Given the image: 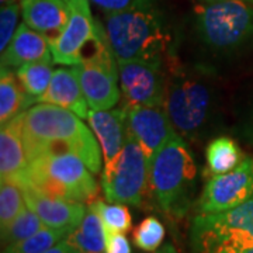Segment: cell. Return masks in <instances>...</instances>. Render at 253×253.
Masks as SVG:
<instances>
[{
    "label": "cell",
    "mask_w": 253,
    "mask_h": 253,
    "mask_svg": "<svg viewBox=\"0 0 253 253\" xmlns=\"http://www.w3.org/2000/svg\"><path fill=\"white\" fill-rule=\"evenodd\" d=\"M23 139L28 162L41 155H78L93 174L101 172V148L90 128L71 110L37 103L23 111Z\"/></svg>",
    "instance_id": "cell-1"
},
{
    "label": "cell",
    "mask_w": 253,
    "mask_h": 253,
    "mask_svg": "<svg viewBox=\"0 0 253 253\" xmlns=\"http://www.w3.org/2000/svg\"><path fill=\"white\" fill-rule=\"evenodd\" d=\"M104 28L110 49L117 61L163 63L172 48L170 28L155 1L106 13Z\"/></svg>",
    "instance_id": "cell-2"
},
{
    "label": "cell",
    "mask_w": 253,
    "mask_h": 253,
    "mask_svg": "<svg viewBox=\"0 0 253 253\" xmlns=\"http://www.w3.org/2000/svg\"><path fill=\"white\" fill-rule=\"evenodd\" d=\"M197 166L187 144L179 134L163 145L149 168V187L163 212L183 217L193 203Z\"/></svg>",
    "instance_id": "cell-3"
},
{
    "label": "cell",
    "mask_w": 253,
    "mask_h": 253,
    "mask_svg": "<svg viewBox=\"0 0 253 253\" xmlns=\"http://www.w3.org/2000/svg\"><path fill=\"white\" fill-rule=\"evenodd\" d=\"M21 180L51 197L78 203L90 204L99 193L90 169L78 155L69 152L41 155L30 161Z\"/></svg>",
    "instance_id": "cell-4"
},
{
    "label": "cell",
    "mask_w": 253,
    "mask_h": 253,
    "mask_svg": "<svg viewBox=\"0 0 253 253\" xmlns=\"http://www.w3.org/2000/svg\"><path fill=\"white\" fill-rule=\"evenodd\" d=\"M200 40L212 51L229 52L253 37V3L242 0L212 1L194 6Z\"/></svg>",
    "instance_id": "cell-5"
},
{
    "label": "cell",
    "mask_w": 253,
    "mask_h": 253,
    "mask_svg": "<svg viewBox=\"0 0 253 253\" xmlns=\"http://www.w3.org/2000/svg\"><path fill=\"white\" fill-rule=\"evenodd\" d=\"M194 253H218L253 246V196L217 214H199L190 226Z\"/></svg>",
    "instance_id": "cell-6"
},
{
    "label": "cell",
    "mask_w": 253,
    "mask_h": 253,
    "mask_svg": "<svg viewBox=\"0 0 253 253\" xmlns=\"http://www.w3.org/2000/svg\"><path fill=\"white\" fill-rule=\"evenodd\" d=\"M149 168L151 163L142 148L134 136L126 132L121 154L116 162L104 165L101 173V187L106 200L139 207L149 184Z\"/></svg>",
    "instance_id": "cell-7"
},
{
    "label": "cell",
    "mask_w": 253,
    "mask_h": 253,
    "mask_svg": "<svg viewBox=\"0 0 253 253\" xmlns=\"http://www.w3.org/2000/svg\"><path fill=\"white\" fill-rule=\"evenodd\" d=\"M163 106L179 134L196 138L206 129L212 116L214 93L207 81L181 76L168 84Z\"/></svg>",
    "instance_id": "cell-8"
},
{
    "label": "cell",
    "mask_w": 253,
    "mask_h": 253,
    "mask_svg": "<svg viewBox=\"0 0 253 253\" xmlns=\"http://www.w3.org/2000/svg\"><path fill=\"white\" fill-rule=\"evenodd\" d=\"M90 0H65L69 9V20L61 36L49 41L54 63L73 66L83 62L91 49L106 44V28L91 16Z\"/></svg>",
    "instance_id": "cell-9"
},
{
    "label": "cell",
    "mask_w": 253,
    "mask_h": 253,
    "mask_svg": "<svg viewBox=\"0 0 253 253\" xmlns=\"http://www.w3.org/2000/svg\"><path fill=\"white\" fill-rule=\"evenodd\" d=\"M81 82L82 90L91 110L113 109L120 100L117 59L110 49L109 42L83 62L73 65Z\"/></svg>",
    "instance_id": "cell-10"
},
{
    "label": "cell",
    "mask_w": 253,
    "mask_h": 253,
    "mask_svg": "<svg viewBox=\"0 0 253 253\" xmlns=\"http://www.w3.org/2000/svg\"><path fill=\"white\" fill-rule=\"evenodd\" d=\"M253 196V156H245L234 170L210 176L201 191L199 214H217L235 208Z\"/></svg>",
    "instance_id": "cell-11"
},
{
    "label": "cell",
    "mask_w": 253,
    "mask_h": 253,
    "mask_svg": "<svg viewBox=\"0 0 253 253\" xmlns=\"http://www.w3.org/2000/svg\"><path fill=\"white\" fill-rule=\"evenodd\" d=\"M117 66L124 106L165 104L168 84L162 62L129 59L117 61Z\"/></svg>",
    "instance_id": "cell-12"
},
{
    "label": "cell",
    "mask_w": 253,
    "mask_h": 253,
    "mask_svg": "<svg viewBox=\"0 0 253 253\" xmlns=\"http://www.w3.org/2000/svg\"><path fill=\"white\" fill-rule=\"evenodd\" d=\"M126 129L142 148L149 163L174 134L173 124L163 104L124 106Z\"/></svg>",
    "instance_id": "cell-13"
},
{
    "label": "cell",
    "mask_w": 253,
    "mask_h": 253,
    "mask_svg": "<svg viewBox=\"0 0 253 253\" xmlns=\"http://www.w3.org/2000/svg\"><path fill=\"white\" fill-rule=\"evenodd\" d=\"M18 184L23 190L27 207L31 208L41 218L45 226L73 231L81 224L87 211L84 203L51 197L37 190L28 181L21 180L18 181Z\"/></svg>",
    "instance_id": "cell-14"
},
{
    "label": "cell",
    "mask_w": 253,
    "mask_h": 253,
    "mask_svg": "<svg viewBox=\"0 0 253 253\" xmlns=\"http://www.w3.org/2000/svg\"><path fill=\"white\" fill-rule=\"evenodd\" d=\"M89 126L99 141L104 165L116 162L126 139V110H90L87 116Z\"/></svg>",
    "instance_id": "cell-15"
},
{
    "label": "cell",
    "mask_w": 253,
    "mask_h": 253,
    "mask_svg": "<svg viewBox=\"0 0 253 253\" xmlns=\"http://www.w3.org/2000/svg\"><path fill=\"white\" fill-rule=\"evenodd\" d=\"M28 168L23 139V113L1 124L0 131V177L1 180H21Z\"/></svg>",
    "instance_id": "cell-16"
},
{
    "label": "cell",
    "mask_w": 253,
    "mask_h": 253,
    "mask_svg": "<svg viewBox=\"0 0 253 253\" xmlns=\"http://www.w3.org/2000/svg\"><path fill=\"white\" fill-rule=\"evenodd\" d=\"M38 61H54L49 48V40L28 27L23 21L7 48L1 52V68L17 71L20 66L26 63Z\"/></svg>",
    "instance_id": "cell-17"
},
{
    "label": "cell",
    "mask_w": 253,
    "mask_h": 253,
    "mask_svg": "<svg viewBox=\"0 0 253 253\" xmlns=\"http://www.w3.org/2000/svg\"><path fill=\"white\" fill-rule=\"evenodd\" d=\"M23 20L49 41L61 36L69 20L65 0H20Z\"/></svg>",
    "instance_id": "cell-18"
},
{
    "label": "cell",
    "mask_w": 253,
    "mask_h": 253,
    "mask_svg": "<svg viewBox=\"0 0 253 253\" xmlns=\"http://www.w3.org/2000/svg\"><path fill=\"white\" fill-rule=\"evenodd\" d=\"M38 103H48L71 110L81 118H87L90 111L73 66L55 69L45 94L38 100Z\"/></svg>",
    "instance_id": "cell-19"
},
{
    "label": "cell",
    "mask_w": 253,
    "mask_h": 253,
    "mask_svg": "<svg viewBox=\"0 0 253 253\" xmlns=\"http://www.w3.org/2000/svg\"><path fill=\"white\" fill-rule=\"evenodd\" d=\"M76 253H106V228L99 214L87 206L82 222L65 238Z\"/></svg>",
    "instance_id": "cell-20"
},
{
    "label": "cell",
    "mask_w": 253,
    "mask_h": 253,
    "mask_svg": "<svg viewBox=\"0 0 253 253\" xmlns=\"http://www.w3.org/2000/svg\"><path fill=\"white\" fill-rule=\"evenodd\" d=\"M52 62L54 61L26 63L16 71L18 83L27 96L28 104L38 103V100L45 94L55 72L52 69Z\"/></svg>",
    "instance_id": "cell-21"
},
{
    "label": "cell",
    "mask_w": 253,
    "mask_h": 253,
    "mask_svg": "<svg viewBox=\"0 0 253 253\" xmlns=\"http://www.w3.org/2000/svg\"><path fill=\"white\" fill-rule=\"evenodd\" d=\"M245 155L232 138L218 136L212 139L207 146V172L210 176L222 174L234 170L244 161Z\"/></svg>",
    "instance_id": "cell-22"
},
{
    "label": "cell",
    "mask_w": 253,
    "mask_h": 253,
    "mask_svg": "<svg viewBox=\"0 0 253 253\" xmlns=\"http://www.w3.org/2000/svg\"><path fill=\"white\" fill-rule=\"evenodd\" d=\"M28 104L27 96L20 83L16 82L13 72L7 68H1L0 78V121L6 124L11 118L26 111Z\"/></svg>",
    "instance_id": "cell-23"
},
{
    "label": "cell",
    "mask_w": 253,
    "mask_h": 253,
    "mask_svg": "<svg viewBox=\"0 0 253 253\" xmlns=\"http://www.w3.org/2000/svg\"><path fill=\"white\" fill-rule=\"evenodd\" d=\"M71 231L56 229L51 226H42L38 232L27 239L9 245L3 249L4 253H44L63 241Z\"/></svg>",
    "instance_id": "cell-24"
},
{
    "label": "cell",
    "mask_w": 253,
    "mask_h": 253,
    "mask_svg": "<svg viewBox=\"0 0 253 253\" xmlns=\"http://www.w3.org/2000/svg\"><path fill=\"white\" fill-rule=\"evenodd\" d=\"M44 225L41 218L30 207H26L9 225L1 228V245L17 244L38 232Z\"/></svg>",
    "instance_id": "cell-25"
},
{
    "label": "cell",
    "mask_w": 253,
    "mask_h": 253,
    "mask_svg": "<svg viewBox=\"0 0 253 253\" xmlns=\"http://www.w3.org/2000/svg\"><path fill=\"white\" fill-rule=\"evenodd\" d=\"M101 218L106 231H113V232H123L126 234L131 229L132 219L129 210L126 208V204L120 203H110V201H101V200H94L89 204Z\"/></svg>",
    "instance_id": "cell-26"
},
{
    "label": "cell",
    "mask_w": 253,
    "mask_h": 253,
    "mask_svg": "<svg viewBox=\"0 0 253 253\" xmlns=\"http://www.w3.org/2000/svg\"><path fill=\"white\" fill-rule=\"evenodd\" d=\"M27 207L20 184L11 180H1L0 184V226L4 228Z\"/></svg>",
    "instance_id": "cell-27"
},
{
    "label": "cell",
    "mask_w": 253,
    "mask_h": 253,
    "mask_svg": "<svg viewBox=\"0 0 253 253\" xmlns=\"http://www.w3.org/2000/svg\"><path fill=\"white\" fill-rule=\"evenodd\" d=\"M165 226L156 217H146L134 229V242L145 252H155L165 239Z\"/></svg>",
    "instance_id": "cell-28"
},
{
    "label": "cell",
    "mask_w": 253,
    "mask_h": 253,
    "mask_svg": "<svg viewBox=\"0 0 253 253\" xmlns=\"http://www.w3.org/2000/svg\"><path fill=\"white\" fill-rule=\"evenodd\" d=\"M20 1H7L1 4L0 9V51L3 52L10 44L11 38L17 31L18 16H20Z\"/></svg>",
    "instance_id": "cell-29"
},
{
    "label": "cell",
    "mask_w": 253,
    "mask_h": 253,
    "mask_svg": "<svg viewBox=\"0 0 253 253\" xmlns=\"http://www.w3.org/2000/svg\"><path fill=\"white\" fill-rule=\"evenodd\" d=\"M90 1L100 7L104 13H113V11L132 9L136 6L155 1V0H90Z\"/></svg>",
    "instance_id": "cell-30"
},
{
    "label": "cell",
    "mask_w": 253,
    "mask_h": 253,
    "mask_svg": "<svg viewBox=\"0 0 253 253\" xmlns=\"http://www.w3.org/2000/svg\"><path fill=\"white\" fill-rule=\"evenodd\" d=\"M106 253H131V245L123 232L106 231Z\"/></svg>",
    "instance_id": "cell-31"
},
{
    "label": "cell",
    "mask_w": 253,
    "mask_h": 253,
    "mask_svg": "<svg viewBox=\"0 0 253 253\" xmlns=\"http://www.w3.org/2000/svg\"><path fill=\"white\" fill-rule=\"evenodd\" d=\"M44 253H76V252L73 251L72 246H69V245L66 244V241L63 239V241H61L59 244L55 245L54 248H51L49 251H46V252Z\"/></svg>",
    "instance_id": "cell-32"
},
{
    "label": "cell",
    "mask_w": 253,
    "mask_h": 253,
    "mask_svg": "<svg viewBox=\"0 0 253 253\" xmlns=\"http://www.w3.org/2000/svg\"><path fill=\"white\" fill-rule=\"evenodd\" d=\"M218 253H253V246L245 248V249H231V251H221Z\"/></svg>",
    "instance_id": "cell-33"
},
{
    "label": "cell",
    "mask_w": 253,
    "mask_h": 253,
    "mask_svg": "<svg viewBox=\"0 0 253 253\" xmlns=\"http://www.w3.org/2000/svg\"><path fill=\"white\" fill-rule=\"evenodd\" d=\"M158 253H177V252H176V249L173 248V245L166 244V245H163L162 249H159V251H158Z\"/></svg>",
    "instance_id": "cell-34"
},
{
    "label": "cell",
    "mask_w": 253,
    "mask_h": 253,
    "mask_svg": "<svg viewBox=\"0 0 253 253\" xmlns=\"http://www.w3.org/2000/svg\"><path fill=\"white\" fill-rule=\"evenodd\" d=\"M200 1H204V3H212V1H228V0H200ZM242 1H249V3H253V0H242Z\"/></svg>",
    "instance_id": "cell-35"
},
{
    "label": "cell",
    "mask_w": 253,
    "mask_h": 253,
    "mask_svg": "<svg viewBox=\"0 0 253 253\" xmlns=\"http://www.w3.org/2000/svg\"><path fill=\"white\" fill-rule=\"evenodd\" d=\"M0 1H1V4H3V3H7V1H14V0H0Z\"/></svg>",
    "instance_id": "cell-36"
},
{
    "label": "cell",
    "mask_w": 253,
    "mask_h": 253,
    "mask_svg": "<svg viewBox=\"0 0 253 253\" xmlns=\"http://www.w3.org/2000/svg\"><path fill=\"white\" fill-rule=\"evenodd\" d=\"M251 129H252V136H253V126H251ZM252 139H253V138H252Z\"/></svg>",
    "instance_id": "cell-37"
},
{
    "label": "cell",
    "mask_w": 253,
    "mask_h": 253,
    "mask_svg": "<svg viewBox=\"0 0 253 253\" xmlns=\"http://www.w3.org/2000/svg\"><path fill=\"white\" fill-rule=\"evenodd\" d=\"M1 253H4V252H1Z\"/></svg>",
    "instance_id": "cell-38"
}]
</instances>
